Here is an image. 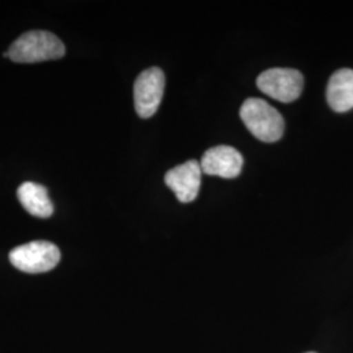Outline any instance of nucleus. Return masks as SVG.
I'll list each match as a JSON object with an SVG mask.
<instances>
[{
	"label": "nucleus",
	"instance_id": "nucleus-1",
	"mask_svg": "<svg viewBox=\"0 0 353 353\" xmlns=\"http://www.w3.org/2000/svg\"><path fill=\"white\" fill-rule=\"evenodd\" d=\"M63 42L46 30H32L17 38L3 55L16 63H38L63 58Z\"/></svg>",
	"mask_w": 353,
	"mask_h": 353
},
{
	"label": "nucleus",
	"instance_id": "nucleus-2",
	"mask_svg": "<svg viewBox=\"0 0 353 353\" xmlns=\"http://www.w3.org/2000/svg\"><path fill=\"white\" fill-rule=\"evenodd\" d=\"M240 117L256 139L274 143L281 139L284 134V118L262 99H248L241 106Z\"/></svg>",
	"mask_w": 353,
	"mask_h": 353
},
{
	"label": "nucleus",
	"instance_id": "nucleus-3",
	"mask_svg": "<svg viewBox=\"0 0 353 353\" xmlns=\"http://www.w3.org/2000/svg\"><path fill=\"white\" fill-rule=\"evenodd\" d=\"M10 261L17 270L26 274H42L51 271L61 261L59 249L48 241H33L14 248Z\"/></svg>",
	"mask_w": 353,
	"mask_h": 353
},
{
	"label": "nucleus",
	"instance_id": "nucleus-4",
	"mask_svg": "<svg viewBox=\"0 0 353 353\" xmlns=\"http://www.w3.org/2000/svg\"><path fill=\"white\" fill-rule=\"evenodd\" d=\"M256 85L274 100L293 102L303 93V76L293 68H270L258 76Z\"/></svg>",
	"mask_w": 353,
	"mask_h": 353
},
{
	"label": "nucleus",
	"instance_id": "nucleus-5",
	"mask_svg": "<svg viewBox=\"0 0 353 353\" xmlns=\"http://www.w3.org/2000/svg\"><path fill=\"white\" fill-rule=\"evenodd\" d=\"M164 72L152 67L143 71L134 84V103L140 118H151L157 112L164 96Z\"/></svg>",
	"mask_w": 353,
	"mask_h": 353
},
{
	"label": "nucleus",
	"instance_id": "nucleus-6",
	"mask_svg": "<svg viewBox=\"0 0 353 353\" xmlns=\"http://www.w3.org/2000/svg\"><path fill=\"white\" fill-rule=\"evenodd\" d=\"M202 168L196 160H189L170 169L165 174V183L176 194L181 203L194 202L199 194Z\"/></svg>",
	"mask_w": 353,
	"mask_h": 353
},
{
	"label": "nucleus",
	"instance_id": "nucleus-7",
	"mask_svg": "<svg viewBox=\"0 0 353 353\" xmlns=\"http://www.w3.org/2000/svg\"><path fill=\"white\" fill-rule=\"evenodd\" d=\"M243 157L240 152L229 145H217L204 152L201 168L208 176L236 178L240 176Z\"/></svg>",
	"mask_w": 353,
	"mask_h": 353
},
{
	"label": "nucleus",
	"instance_id": "nucleus-8",
	"mask_svg": "<svg viewBox=\"0 0 353 353\" xmlns=\"http://www.w3.org/2000/svg\"><path fill=\"white\" fill-rule=\"evenodd\" d=\"M327 102L334 112L345 113L353 109V70L341 68L330 77Z\"/></svg>",
	"mask_w": 353,
	"mask_h": 353
},
{
	"label": "nucleus",
	"instance_id": "nucleus-9",
	"mask_svg": "<svg viewBox=\"0 0 353 353\" xmlns=\"http://www.w3.org/2000/svg\"><path fill=\"white\" fill-rule=\"evenodd\" d=\"M17 198L26 211L36 217H50L54 214V205L49 198V191L34 182H24L17 189Z\"/></svg>",
	"mask_w": 353,
	"mask_h": 353
},
{
	"label": "nucleus",
	"instance_id": "nucleus-10",
	"mask_svg": "<svg viewBox=\"0 0 353 353\" xmlns=\"http://www.w3.org/2000/svg\"><path fill=\"white\" fill-rule=\"evenodd\" d=\"M307 353H316V352H307Z\"/></svg>",
	"mask_w": 353,
	"mask_h": 353
}]
</instances>
